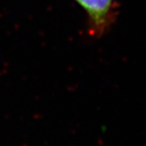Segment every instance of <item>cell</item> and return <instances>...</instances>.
<instances>
[{
	"mask_svg": "<svg viewBox=\"0 0 146 146\" xmlns=\"http://www.w3.org/2000/svg\"><path fill=\"white\" fill-rule=\"evenodd\" d=\"M87 12L92 35H102L113 21V0H76Z\"/></svg>",
	"mask_w": 146,
	"mask_h": 146,
	"instance_id": "1",
	"label": "cell"
}]
</instances>
